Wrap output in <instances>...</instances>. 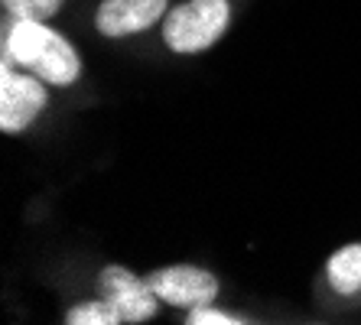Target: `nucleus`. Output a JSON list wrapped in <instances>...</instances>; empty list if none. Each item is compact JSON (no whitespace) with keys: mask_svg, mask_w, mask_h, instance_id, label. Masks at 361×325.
<instances>
[{"mask_svg":"<svg viewBox=\"0 0 361 325\" xmlns=\"http://www.w3.org/2000/svg\"><path fill=\"white\" fill-rule=\"evenodd\" d=\"M4 62L33 72L52 88H72L82 78L75 42L52 30L49 20H13L4 36Z\"/></svg>","mask_w":361,"mask_h":325,"instance_id":"f257e3e1","label":"nucleus"},{"mask_svg":"<svg viewBox=\"0 0 361 325\" xmlns=\"http://www.w3.org/2000/svg\"><path fill=\"white\" fill-rule=\"evenodd\" d=\"M231 17V0H183L160 23L163 46L176 56H199L228 33Z\"/></svg>","mask_w":361,"mask_h":325,"instance_id":"f03ea898","label":"nucleus"},{"mask_svg":"<svg viewBox=\"0 0 361 325\" xmlns=\"http://www.w3.org/2000/svg\"><path fill=\"white\" fill-rule=\"evenodd\" d=\"M49 82H42L33 72L4 62L0 72V130L4 134H23L39 121L49 108Z\"/></svg>","mask_w":361,"mask_h":325,"instance_id":"7ed1b4c3","label":"nucleus"},{"mask_svg":"<svg viewBox=\"0 0 361 325\" xmlns=\"http://www.w3.org/2000/svg\"><path fill=\"white\" fill-rule=\"evenodd\" d=\"M94 293L104 296L124 316V325H143L160 316V296L147 276H137L124 264H104L94 276Z\"/></svg>","mask_w":361,"mask_h":325,"instance_id":"20e7f679","label":"nucleus"},{"mask_svg":"<svg viewBox=\"0 0 361 325\" xmlns=\"http://www.w3.org/2000/svg\"><path fill=\"white\" fill-rule=\"evenodd\" d=\"M147 280L163 306L185 309V312L195 306H209L221 293V280L199 264H166V267L150 270Z\"/></svg>","mask_w":361,"mask_h":325,"instance_id":"39448f33","label":"nucleus"},{"mask_svg":"<svg viewBox=\"0 0 361 325\" xmlns=\"http://www.w3.org/2000/svg\"><path fill=\"white\" fill-rule=\"evenodd\" d=\"M169 0H101L94 7V30L108 39H124V36L147 33L150 26L163 23L169 13Z\"/></svg>","mask_w":361,"mask_h":325,"instance_id":"423d86ee","label":"nucleus"},{"mask_svg":"<svg viewBox=\"0 0 361 325\" xmlns=\"http://www.w3.org/2000/svg\"><path fill=\"white\" fill-rule=\"evenodd\" d=\"M326 280L345 300L361 296V241H352V244H345V247H338L336 254H329Z\"/></svg>","mask_w":361,"mask_h":325,"instance_id":"0eeeda50","label":"nucleus"},{"mask_svg":"<svg viewBox=\"0 0 361 325\" xmlns=\"http://www.w3.org/2000/svg\"><path fill=\"white\" fill-rule=\"evenodd\" d=\"M62 322L66 325H124V316L104 296H94V300H82L75 306H68Z\"/></svg>","mask_w":361,"mask_h":325,"instance_id":"6e6552de","label":"nucleus"},{"mask_svg":"<svg viewBox=\"0 0 361 325\" xmlns=\"http://www.w3.org/2000/svg\"><path fill=\"white\" fill-rule=\"evenodd\" d=\"M62 4L66 0H4V10L13 20H52Z\"/></svg>","mask_w":361,"mask_h":325,"instance_id":"1a4fd4ad","label":"nucleus"},{"mask_svg":"<svg viewBox=\"0 0 361 325\" xmlns=\"http://www.w3.org/2000/svg\"><path fill=\"white\" fill-rule=\"evenodd\" d=\"M244 322H247V319L215 309V302H209V306H195V309L185 312V325H244Z\"/></svg>","mask_w":361,"mask_h":325,"instance_id":"9d476101","label":"nucleus"}]
</instances>
